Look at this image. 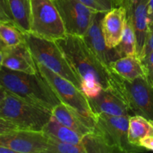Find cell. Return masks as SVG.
Listing matches in <instances>:
<instances>
[{"label": "cell", "instance_id": "1", "mask_svg": "<svg viewBox=\"0 0 153 153\" xmlns=\"http://www.w3.org/2000/svg\"><path fill=\"white\" fill-rule=\"evenodd\" d=\"M55 42L82 80V91L88 98L95 97L102 89L117 90V75L99 59L82 37L67 34Z\"/></svg>", "mask_w": 153, "mask_h": 153}, {"label": "cell", "instance_id": "2", "mask_svg": "<svg viewBox=\"0 0 153 153\" xmlns=\"http://www.w3.org/2000/svg\"><path fill=\"white\" fill-rule=\"evenodd\" d=\"M0 132L12 129L42 131L52 117V111L15 95L1 86Z\"/></svg>", "mask_w": 153, "mask_h": 153}, {"label": "cell", "instance_id": "3", "mask_svg": "<svg viewBox=\"0 0 153 153\" xmlns=\"http://www.w3.org/2000/svg\"><path fill=\"white\" fill-rule=\"evenodd\" d=\"M0 83L1 86L15 95L51 111L61 102L39 71L31 74L14 71L1 66Z\"/></svg>", "mask_w": 153, "mask_h": 153}, {"label": "cell", "instance_id": "4", "mask_svg": "<svg viewBox=\"0 0 153 153\" xmlns=\"http://www.w3.org/2000/svg\"><path fill=\"white\" fill-rule=\"evenodd\" d=\"M25 40L36 62L67 79L82 91V80L56 42L30 32L25 33Z\"/></svg>", "mask_w": 153, "mask_h": 153}, {"label": "cell", "instance_id": "5", "mask_svg": "<svg viewBox=\"0 0 153 153\" xmlns=\"http://www.w3.org/2000/svg\"><path fill=\"white\" fill-rule=\"evenodd\" d=\"M129 117L105 113L96 114L94 132L100 136L108 145L120 149L121 152H145L146 151L145 148L133 145L129 142Z\"/></svg>", "mask_w": 153, "mask_h": 153}, {"label": "cell", "instance_id": "6", "mask_svg": "<svg viewBox=\"0 0 153 153\" xmlns=\"http://www.w3.org/2000/svg\"><path fill=\"white\" fill-rule=\"evenodd\" d=\"M30 33L53 41L67 35L61 15L52 0H31Z\"/></svg>", "mask_w": 153, "mask_h": 153}, {"label": "cell", "instance_id": "7", "mask_svg": "<svg viewBox=\"0 0 153 153\" xmlns=\"http://www.w3.org/2000/svg\"><path fill=\"white\" fill-rule=\"evenodd\" d=\"M37 67L40 74L49 83L61 102L84 116L95 120V114L91 109L88 97L81 90L70 81L56 74L45 66L37 63Z\"/></svg>", "mask_w": 153, "mask_h": 153}, {"label": "cell", "instance_id": "8", "mask_svg": "<svg viewBox=\"0 0 153 153\" xmlns=\"http://www.w3.org/2000/svg\"><path fill=\"white\" fill-rule=\"evenodd\" d=\"M117 90L123 97L132 115H140L153 120V88L146 78L127 81L117 75Z\"/></svg>", "mask_w": 153, "mask_h": 153}, {"label": "cell", "instance_id": "9", "mask_svg": "<svg viewBox=\"0 0 153 153\" xmlns=\"http://www.w3.org/2000/svg\"><path fill=\"white\" fill-rule=\"evenodd\" d=\"M61 16L67 34L83 37L97 11L79 0H54Z\"/></svg>", "mask_w": 153, "mask_h": 153}, {"label": "cell", "instance_id": "10", "mask_svg": "<svg viewBox=\"0 0 153 153\" xmlns=\"http://www.w3.org/2000/svg\"><path fill=\"white\" fill-rule=\"evenodd\" d=\"M48 137L43 131L12 129L0 132V144L16 153H47Z\"/></svg>", "mask_w": 153, "mask_h": 153}, {"label": "cell", "instance_id": "11", "mask_svg": "<svg viewBox=\"0 0 153 153\" xmlns=\"http://www.w3.org/2000/svg\"><path fill=\"white\" fill-rule=\"evenodd\" d=\"M149 0H126L123 7L126 9L127 20L132 27L136 38L137 57L140 58L146 41L149 19Z\"/></svg>", "mask_w": 153, "mask_h": 153}, {"label": "cell", "instance_id": "12", "mask_svg": "<svg viewBox=\"0 0 153 153\" xmlns=\"http://www.w3.org/2000/svg\"><path fill=\"white\" fill-rule=\"evenodd\" d=\"M105 13L104 12L96 13L91 25L82 38L99 59L109 67L112 62L120 58V57L115 47L111 49L105 43L102 30V20Z\"/></svg>", "mask_w": 153, "mask_h": 153}, {"label": "cell", "instance_id": "13", "mask_svg": "<svg viewBox=\"0 0 153 153\" xmlns=\"http://www.w3.org/2000/svg\"><path fill=\"white\" fill-rule=\"evenodd\" d=\"M0 64L11 70L22 73H38L37 63L25 42L16 46H0Z\"/></svg>", "mask_w": 153, "mask_h": 153}, {"label": "cell", "instance_id": "14", "mask_svg": "<svg viewBox=\"0 0 153 153\" xmlns=\"http://www.w3.org/2000/svg\"><path fill=\"white\" fill-rule=\"evenodd\" d=\"M94 113H105L114 116H132L129 108L118 90L108 88L92 98H88Z\"/></svg>", "mask_w": 153, "mask_h": 153}, {"label": "cell", "instance_id": "15", "mask_svg": "<svg viewBox=\"0 0 153 153\" xmlns=\"http://www.w3.org/2000/svg\"><path fill=\"white\" fill-rule=\"evenodd\" d=\"M126 21V9L123 6L114 7L105 13L102 20V30L109 48L116 47L120 43Z\"/></svg>", "mask_w": 153, "mask_h": 153}, {"label": "cell", "instance_id": "16", "mask_svg": "<svg viewBox=\"0 0 153 153\" xmlns=\"http://www.w3.org/2000/svg\"><path fill=\"white\" fill-rule=\"evenodd\" d=\"M52 116L60 123L77 131L82 135L93 132L95 120L90 119L64 103L61 102L52 111Z\"/></svg>", "mask_w": 153, "mask_h": 153}, {"label": "cell", "instance_id": "17", "mask_svg": "<svg viewBox=\"0 0 153 153\" xmlns=\"http://www.w3.org/2000/svg\"><path fill=\"white\" fill-rule=\"evenodd\" d=\"M113 73L127 81L145 77V73L140 58L137 56H127L116 60L109 66Z\"/></svg>", "mask_w": 153, "mask_h": 153}, {"label": "cell", "instance_id": "18", "mask_svg": "<svg viewBox=\"0 0 153 153\" xmlns=\"http://www.w3.org/2000/svg\"><path fill=\"white\" fill-rule=\"evenodd\" d=\"M42 131L47 137L73 144H81L84 135L60 123L55 118H51Z\"/></svg>", "mask_w": 153, "mask_h": 153}, {"label": "cell", "instance_id": "19", "mask_svg": "<svg viewBox=\"0 0 153 153\" xmlns=\"http://www.w3.org/2000/svg\"><path fill=\"white\" fill-rule=\"evenodd\" d=\"M15 24L24 33L31 31V0H8Z\"/></svg>", "mask_w": 153, "mask_h": 153}, {"label": "cell", "instance_id": "20", "mask_svg": "<svg viewBox=\"0 0 153 153\" xmlns=\"http://www.w3.org/2000/svg\"><path fill=\"white\" fill-rule=\"evenodd\" d=\"M152 126L150 121L140 115H132L128 123V140L135 146H140V140L148 135H151Z\"/></svg>", "mask_w": 153, "mask_h": 153}, {"label": "cell", "instance_id": "21", "mask_svg": "<svg viewBox=\"0 0 153 153\" xmlns=\"http://www.w3.org/2000/svg\"><path fill=\"white\" fill-rule=\"evenodd\" d=\"M0 41L3 46H18L25 42V33L14 24L0 22Z\"/></svg>", "mask_w": 153, "mask_h": 153}, {"label": "cell", "instance_id": "22", "mask_svg": "<svg viewBox=\"0 0 153 153\" xmlns=\"http://www.w3.org/2000/svg\"><path fill=\"white\" fill-rule=\"evenodd\" d=\"M86 153H120L121 151L108 144L100 136L93 132L83 137L82 142Z\"/></svg>", "mask_w": 153, "mask_h": 153}, {"label": "cell", "instance_id": "23", "mask_svg": "<svg viewBox=\"0 0 153 153\" xmlns=\"http://www.w3.org/2000/svg\"><path fill=\"white\" fill-rule=\"evenodd\" d=\"M120 58L127 56H137L136 38L132 27L126 21L121 40L115 47Z\"/></svg>", "mask_w": 153, "mask_h": 153}, {"label": "cell", "instance_id": "24", "mask_svg": "<svg viewBox=\"0 0 153 153\" xmlns=\"http://www.w3.org/2000/svg\"><path fill=\"white\" fill-rule=\"evenodd\" d=\"M47 153H86L82 143L73 144L60 141L48 137Z\"/></svg>", "mask_w": 153, "mask_h": 153}, {"label": "cell", "instance_id": "25", "mask_svg": "<svg viewBox=\"0 0 153 153\" xmlns=\"http://www.w3.org/2000/svg\"><path fill=\"white\" fill-rule=\"evenodd\" d=\"M87 7H90L92 10L97 12H106L109 11L114 7H116L114 0H79Z\"/></svg>", "mask_w": 153, "mask_h": 153}, {"label": "cell", "instance_id": "26", "mask_svg": "<svg viewBox=\"0 0 153 153\" xmlns=\"http://www.w3.org/2000/svg\"><path fill=\"white\" fill-rule=\"evenodd\" d=\"M145 73V77L148 83L153 88V51L140 58Z\"/></svg>", "mask_w": 153, "mask_h": 153}, {"label": "cell", "instance_id": "27", "mask_svg": "<svg viewBox=\"0 0 153 153\" xmlns=\"http://www.w3.org/2000/svg\"><path fill=\"white\" fill-rule=\"evenodd\" d=\"M0 22L15 24L8 0H0Z\"/></svg>", "mask_w": 153, "mask_h": 153}, {"label": "cell", "instance_id": "28", "mask_svg": "<svg viewBox=\"0 0 153 153\" xmlns=\"http://www.w3.org/2000/svg\"><path fill=\"white\" fill-rule=\"evenodd\" d=\"M152 51H153V24H150V25H149V30H148L147 37H146V44H145L141 58H143L144 55H146V54L152 52Z\"/></svg>", "mask_w": 153, "mask_h": 153}, {"label": "cell", "instance_id": "29", "mask_svg": "<svg viewBox=\"0 0 153 153\" xmlns=\"http://www.w3.org/2000/svg\"><path fill=\"white\" fill-rule=\"evenodd\" d=\"M140 145L146 150L153 151V136L148 135L140 140Z\"/></svg>", "mask_w": 153, "mask_h": 153}, {"label": "cell", "instance_id": "30", "mask_svg": "<svg viewBox=\"0 0 153 153\" xmlns=\"http://www.w3.org/2000/svg\"><path fill=\"white\" fill-rule=\"evenodd\" d=\"M148 19H149V25L153 24V0H149V4H148Z\"/></svg>", "mask_w": 153, "mask_h": 153}, {"label": "cell", "instance_id": "31", "mask_svg": "<svg viewBox=\"0 0 153 153\" xmlns=\"http://www.w3.org/2000/svg\"><path fill=\"white\" fill-rule=\"evenodd\" d=\"M0 153H16V152L8 146L0 144Z\"/></svg>", "mask_w": 153, "mask_h": 153}, {"label": "cell", "instance_id": "32", "mask_svg": "<svg viewBox=\"0 0 153 153\" xmlns=\"http://www.w3.org/2000/svg\"><path fill=\"white\" fill-rule=\"evenodd\" d=\"M116 4L117 7H120V6H123L126 2V0H114Z\"/></svg>", "mask_w": 153, "mask_h": 153}, {"label": "cell", "instance_id": "33", "mask_svg": "<svg viewBox=\"0 0 153 153\" xmlns=\"http://www.w3.org/2000/svg\"><path fill=\"white\" fill-rule=\"evenodd\" d=\"M150 121L151 126H152V132H151V135L153 136V120H149Z\"/></svg>", "mask_w": 153, "mask_h": 153}, {"label": "cell", "instance_id": "34", "mask_svg": "<svg viewBox=\"0 0 153 153\" xmlns=\"http://www.w3.org/2000/svg\"><path fill=\"white\" fill-rule=\"evenodd\" d=\"M52 1H54V0H52Z\"/></svg>", "mask_w": 153, "mask_h": 153}]
</instances>
